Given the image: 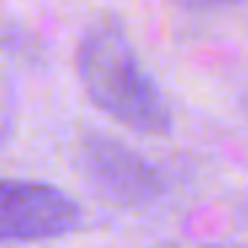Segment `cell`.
Instances as JSON below:
<instances>
[{"instance_id":"obj_1","label":"cell","mask_w":248,"mask_h":248,"mask_svg":"<svg viewBox=\"0 0 248 248\" xmlns=\"http://www.w3.org/2000/svg\"><path fill=\"white\" fill-rule=\"evenodd\" d=\"M78 78L90 101L127 130L144 136H170V107L141 66L119 20H101L81 38Z\"/></svg>"},{"instance_id":"obj_2","label":"cell","mask_w":248,"mask_h":248,"mask_svg":"<svg viewBox=\"0 0 248 248\" xmlns=\"http://www.w3.org/2000/svg\"><path fill=\"white\" fill-rule=\"evenodd\" d=\"M81 211L61 187L0 179V243H38L75 231Z\"/></svg>"},{"instance_id":"obj_3","label":"cell","mask_w":248,"mask_h":248,"mask_svg":"<svg viewBox=\"0 0 248 248\" xmlns=\"http://www.w3.org/2000/svg\"><path fill=\"white\" fill-rule=\"evenodd\" d=\"M81 165L90 185L113 205L141 208L162 193L159 173L139 153H133L116 139L98 133L87 136L81 147Z\"/></svg>"},{"instance_id":"obj_4","label":"cell","mask_w":248,"mask_h":248,"mask_svg":"<svg viewBox=\"0 0 248 248\" xmlns=\"http://www.w3.org/2000/svg\"><path fill=\"white\" fill-rule=\"evenodd\" d=\"M190 3H237V0H190Z\"/></svg>"}]
</instances>
